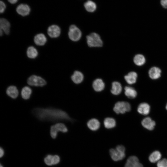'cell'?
<instances>
[{
	"label": "cell",
	"mask_w": 167,
	"mask_h": 167,
	"mask_svg": "<svg viewBox=\"0 0 167 167\" xmlns=\"http://www.w3.org/2000/svg\"><path fill=\"white\" fill-rule=\"evenodd\" d=\"M32 113L38 119L41 121L55 122L72 121L65 111L53 107L36 108L32 109Z\"/></svg>",
	"instance_id": "6da1fadb"
},
{
	"label": "cell",
	"mask_w": 167,
	"mask_h": 167,
	"mask_svg": "<svg viewBox=\"0 0 167 167\" xmlns=\"http://www.w3.org/2000/svg\"><path fill=\"white\" fill-rule=\"evenodd\" d=\"M125 150L123 146L119 145L115 149H111L109 150V154L113 160L118 161L122 160L125 157Z\"/></svg>",
	"instance_id": "7a4b0ae2"
},
{
	"label": "cell",
	"mask_w": 167,
	"mask_h": 167,
	"mask_svg": "<svg viewBox=\"0 0 167 167\" xmlns=\"http://www.w3.org/2000/svg\"><path fill=\"white\" fill-rule=\"evenodd\" d=\"M87 43L90 47H100L102 45L103 42L100 36L93 32L87 36Z\"/></svg>",
	"instance_id": "3957f363"
},
{
	"label": "cell",
	"mask_w": 167,
	"mask_h": 167,
	"mask_svg": "<svg viewBox=\"0 0 167 167\" xmlns=\"http://www.w3.org/2000/svg\"><path fill=\"white\" fill-rule=\"evenodd\" d=\"M131 106L129 103L126 101H118L115 105L113 111L117 114H123L131 110Z\"/></svg>",
	"instance_id": "277c9868"
},
{
	"label": "cell",
	"mask_w": 167,
	"mask_h": 167,
	"mask_svg": "<svg viewBox=\"0 0 167 167\" xmlns=\"http://www.w3.org/2000/svg\"><path fill=\"white\" fill-rule=\"evenodd\" d=\"M28 84L31 86L35 87H43L46 84V81L40 76L32 75L27 79Z\"/></svg>",
	"instance_id": "5b68a950"
},
{
	"label": "cell",
	"mask_w": 167,
	"mask_h": 167,
	"mask_svg": "<svg viewBox=\"0 0 167 167\" xmlns=\"http://www.w3.org/2000/svg\"><path fill=\"white\" fill-rule=\"evenodd\" d=\"M67 131V128L65 124L62 123H58L51 126L50 134L51 137L54 139L56 138L58 131L65 133Z\"/></svg>",
	"instance_id": "8992f818"
},
{
	"label": "cell",
	"mask_w": 167,
	"mask_h": 167,
	"mask_svg": "<svg viewBox=\"0 0 167 167\" xmlns=\"http://www.w3.org/2000/svg\"><path fill=\"white\" fill-rule=\"evenodd\" d=\"M68 35L69 38L73 41H77L80 38L82 33L80 30L74 25H71L69 29Z\"/></svg>",
	"instance_id": "52a82bcc"
},
{
	"label": "cell",
	"mask_w": 167,
	"mask_h": 167,
	"mask_svg": "<svg viewBox=\"0 0 167 167\" xmlns=\"http://www.w3.org/2000/svg\"><path fill=\"white\" fill-rule=\"evenodd\" d=\"M16 11L17 13L20 15L25 16L30 14L31 9L27 4H21L17 6Z\"/></svg>",
	"instance_id": "ba28073f"
},
{
	"label": "cell",
	"mask_w": 167,
	"mask_h": 167,
	"mask_svg": "<svg viewBox=\"0 0 167 167\" xmlns=\"http://www.w3.org/2000/svg\"><path fill=\"white\" fill-rule=\"evenodd\" d=\"M49 36L53 38L59 36L61 33V29L59 27L56 25H52L49 26L47 29Z\"/></svg>",
	"instance_id": "9c48e42d"
},
{
	"label": "cell",
	"mask_w": 167,
	"mask_h": 167,
	"mask_svg": "<svg viewBox=\"0 0 167 167\" xmlns=\"http://www.w3.org/2000/svg\"><path fill=\"white\" fill-rule=\"evenodd\" d=\"M124 167H143V166L139 162L137 157L131 156L127 159Z\"/></svg>",
	"instance_id": "30bf717a"
},
{
	"label": "cell",
	"mask_w": 167,
	"mask_h": 167,
	"mask_svg": "<svg viewBox=\"0 0 167 167\" xmlns=\"http://www.w3.org/2000/svg\"><path fill=\"white\" fill-rule=\"evenodd\" d=\"M142 126L145 128L149 130H153L156 125L155 122L149 117L144 118L141 122Z\"/></svg>",
	"instance_id": "8fae6325"
},
{
	"label": "cell",
	"mask_w": 167,
	"mask_h": 167,
	"mask_svg": "<svg viewBox=\"0 0 167 167\" xmlns=\"http://www.w3.org/2000/svg\"><path fill=\"white\" fill-rule=\"evenodd\" d=\"M161 70L158 67L154 66L151 68L149 71V77L152 79H156L161 76Z\"/></svg>",
	"instance_id": "7c38bea8"
},
{
	"label": "cell",
	"mask_w": 167,
	"mask_h": 167,
	"mask_svg": "<svg viewBox=\"0 0 167 167\" xmlns=\"http://www.w3.org/2000/svg\"><path fill=\"white\" fill-rule=\"evenodd\" d=\"M150 110V107L149 105L146 103H140L137 108V111L140 114L143 115L148 114Z\"/></svg>",
	"instance_id": "4fadbf2b"
},
{
	"label": "cell",
	"mask_w": 167,
	"mask_h": 167,
	"mask_svg": "<svg viewBox=\"0 0 167 167\" xmlns=\"http://www.w3.org/2000/svg\"><path fill=\"white\" fill-rule=\"evenodd\" d=\"M0 28L6 34L8 35L10 32V24L6 19L1 18L0 19Z\"/></svg>",
	"instance_id": "5bb4252c"
},
{
	"label": "cell",
	"mask_w": 167,
	"mask_h": 167,
	"mask_svg": "<svg viewBox=\"0 0 167 167\" xmlns=\"http://www.w3.org/2000/svg\"><path fill=\"white\" fill-rule=\"evenodd\" d=\"M34 41L37 45L42 46L44 45L46 43L47 38L44 34L39 33L35 36Z\"/></svg>",
	"instance_id": "9a60e30c"
},
{
	"label": "cell",
	"mask_w": 167,
	"mask_h": 167,
	"mask_svg": "<svg viewBox=\"0 0 167 167\" xmlns=\"http://www.w3.org/2000/svg\"><path fill=\"white\" fill-rule=\"evenodd\" d=\"M137 75L136 72L131 71L124 76V79L128 84H132L136 83Z\"/></svg>",
	"instance_id": "2e32d148"
},
{
	"label": "cell",
	"mask_w": 167,
	"mask_h": 167,
	"mask_svg": "<svg viewBox=\"0 0 167 167\" xmlns=\"http://www.w3.org/2000/svg\"><path fill=\"white\" fill-rule=\"evenodd\" d=\"M105 86L104 82L100 79H96L92 83L93 88L96 92L102 91L104 89Z\"/></svg>",
	"instance_id": "e0dca14e"
},
{
	"label": "cell",
	"mask_w": 167,
	"mask_h": 167,
	"mask_svg": "<svg viewBox=\"0 0 167 167\" xmlns=\"http://www.w3.org/2000/svg\"><path fill=\"white\" fill-rule=\"evenodd\" d=\"M7 95L12 98H16L19 95V92L17 88L15 86L11 85L8 87L6 90Z\"/></svg>",
	"instance_id": "ac0fdd59"
},
{
	"label": "cell",
	"mask_w": 167,
	"mask_h": 167,
	"mask_svg": "<svg viewBox=\"0 0 167 167\" xmlns=\"http://www.w3.org/2000/svg\"><path fill=\"white\" fill-rule=\"evenodd\" d=\"M111 92L114 95L119 94L122 91V88L121 84L119 82L114 81L112 83Z\"/></svg>",
	"instance_id": "d6986e66"
},
{
	"label": "cell",
	"mask_w": 167,
	"mask_h": 167,
	"mask_svg": "<svg viewBox=\"0 0 167 167\" xmlns=\"http://www.w3.org/2000/svg\"><path fill=\"white\" fill-rule=\"evenodd\" d=\"M125 94L128 98L134 99L137 95V92L133 88L130 86H126L125 87Z\"/></svg>",
	"instance_id": "ffe728a7"
},
{
	"label": "cell",
	"mask_w": 167,
	"mask_h": 167,
	"mask_svg": "<svg viewBox=\"0 0 167 167\" xmlns=\"http://www.w3.org/2000/svg\"><path fill=\"white\" fill-rule=\"evenodd\" d=\"M84 75L80 71H75L71 76V79L75 84H79L83 80Z\"/></svg>",
	"instance_id": "44dd1931"
},
{
	"label": "cell",
	"mask_w": 167,
	"mask_h": 167,
	"mask_svg": "<svg viewBox=\"0 0 167 167\" xmlns=\"http://www.w3.org/2000/svg\"><path fill=\"white\" fill-rule=\"evenodd\" d=\"M87 125L89 129L91 130L95 131L99 128L100 124L98 120L95 118H92L88 122Z\"/></svg>",
	"instance_id": "7402d4cb"
},
{
	"label": "cell",
	"mask_w": 167,
	"mask_h": 167,
	"mask_svg": "<svg viewBox=\"0 0 167 167\" xmlns=\"http://www.w3.org/2000/svg\"><path fill=\"white\" fill-rule=\"evenodd\" d=\"M32 90L28 86L23 87L21 91V95L22 98L24 100L29 99L32 93Z\"/></svg>",
	"instance_id": "603a6c76"
},
{
	"label": "cell",
	"mask_w": 167,
	"mask_h": 167,
	"mask_svg": "<svg viewBox=\"0 0 167 167\" xmlns=\"http://www.w3.org/2000/svg\"><path fill=\"white\" fill-rule=\"evenodd\" d=\"M133 61L136 65L141 66L145 63L146 59L143 55L139 54H136L135 56Z\"/></svg>",
	"instance_id": "cb8c5ba5"
},
{
	"label": "cell",
	"mask_w": 167,
	"mask_h": 167,
	"mask_svg": "<svg viewBox=\"0 0 167 167\" xmlns=\"http://www.w3.org/2000/svg\"><path fill=\"white\" fill-rule=\"evenodd\" d=\"M105 127L107 129H111L114 127L116 125L115 120L112 118H105L104 121Z\"/></svg>",
	"instance_id": "d4e9b609"
},
{
	"label": "cell",
	"mask_w": 167,
	"mask_h": 167,
	"mask_svg": "<svg viewBox=\"0 0 167 167\" xmlns=\"http://www.w3.org/2000/svg\"><path fill=\"white\" fill-rule=\"evenodd\" d=\"M161 156V153L158 151L152 152L149 156V160L152 163H155L159 161Z\"/></svg>",
	"instance_id": "484cf974"
},
{
	"label": "cell",
	"mask_w": 167,
	"mask_h": 167,
	"mask_svg": "<svg viewBox=\"0 0 167 167\" xmlns=\"http://www.w3.org/2000/svg\"><path fill=\"white\" fill-rule=\"evenodd\" d=\"M27 54L29 58H35L37 57L38 53L37 49L34 47L30 46L27 49Z\"/></svg>",
	"instance_id": "4316f807"
},
{
	"label": "cell",
	"mask_w": 167,
	"mask_h": 167,
	"mask_svg": "<svg viewBox=\"0 0 167 167\" xmlns=\"http://www.w3.org/2000/svg\"><path fill=\"white\" fill-rule=\"evenodd\" d=\"M84 6L86 10L89 12L94 11L96 9V5L93 1L88 0L84 4Z\"/></svg>",
	"instance_id": "83f0119b"
},
{
	"label": "cell",
	"mask_w": 167,
	"mask_h": 167,
	"mask_svg": "<svg viewBox=\"0 0 167 167\" xmlns=\"http://www.w3.org/2000/svg\"><path fill=\"white\" fill-rule=\"evenodd\" d=\"M53 156L51 155H47L44 159V162L48 166L53 165Z\"/></svg>",
	"instance_id": "f1b7e54d"
},
{
	"label": "cell",
	"mask_w": 167,
	"mask_h": 167,
	"mask_svg": "<svg viewBox=\"0 0 167 167\" xmlns=\"http://www.w3.org/2000/svg\"><path fill=\"white\" fill-rule=\"evenodd\" d=\"M157 167H167V159L164 158L160 160L157 164Z\"/></svg>",
	"instance_id": "f546056e"
},
{
	"label": "cell",
	"mask_w": 167,
	"mask_h": 167,
	"mask_svg": "<svg viewBox=\"0 0 167 167\" xmlns=\"http://www.w3.org/2000/svg\"><path fill=\"white\" fill-rule=\"evenodd\" d=\"M60 161V158L59 156L57 155H55L53 156V165H55L58 164Z\"/></svg>",
	"instance_id": "4dcf8cb0"
},
{
	"label": "cell",
	"mask_w": 167,
	"mask_h": 167,
	"mask_svg": "<svg viewBox=\"0 0 167 167\" xmlns=\"http://www.w3.org/2000/svg\"><path fill=\"white\" fill-rule=\"evenodd\" d=\"M6 9V5L5 3L2 1L0 2V12L3 13Z\"/></svg>",
	"instance_id": "1f68e13d"
},
{
	"label": "cell",
	"mask_w": 167,
	"mask_h": 167,
	"mask_svg": "<svg viewBox=\"0 0 167 167\" xmlns=\"http://www.w3.org/2000/svg\"><path fill=\"white\" fill-rule=\"evenodd\" d=\"M161 5L165 8H167V0H161Z\"/></svg>",
	"instance_id": "d6a6232c"
},
{
	"label": "cell",
	"mask_w": 167,
	"mask_h": 167,
	"mask_svg": "<svg viewBox=\"0 0 167 167\" xmlns=\"http://www.w3.org/2000/svg\"><path fill=\"white\" fill-rule=\"evenodd\" d=\"M4 154V151L3 149L1 148L0 147V157H2L3 156Z\"/></svg>",
	"instance_id": "836d02e7"
},
{
	"label": "cell",
	"mask_w": 167,
	"mask_h": 167,
	"mask_svg": "<svg viewBox=\"0 0 167 167\" xmlns=\"http://www.w3.org/2000/svg\"><path fill=\"white\" fill-rule=\"evenodd\" d=\"M11 4H14L17 2L18 0H7Z\"/></svg>",
	"instance_id": "e575fe53"
},
{
	"label": "cell",
	"mask_w": 167,
	"mask_h": 167,
	"mask_svg": "<svg viewBox=\"0 0 167 167\" xmlns=\"http://www.w3.org/2000/svg\"><path fill=\"white\" fill-rule=\"evenodd\" d=\"M3 31L1 29H0V35L1 36H2L3 35Z\"/></svg>",
	"instance_id": "d590c367"
},
{
	"label": "cell",
	"mask_w": 167,
	"mask_h": 167,
	"mask_svg": "<svg viewBox=\"0 0 167 167\" xmlns=\"http://www.w3.org/2000/svg\"><path fill=\"white\" fill-rule=\"evenodd\" d=\"M166 110H167V103L166 106Z\"/></svg>",
	"instance_id": "8d00e7d4"
},
{
	"label": "cell",
	"mask_w": 167,
	"mask_h": 167,
	"mask_svg": "<svg viewBox=\"0 0 167 167\" xmlns=\"http://www.w3.org/2000/svg\"><path fill=\"white\" fill-rule=\"evenodd\" d=\"M0 167H3L2 165L1 164H0Z\"/></svg>",
	"instance_id": "74e56055"
}]
</instances>
